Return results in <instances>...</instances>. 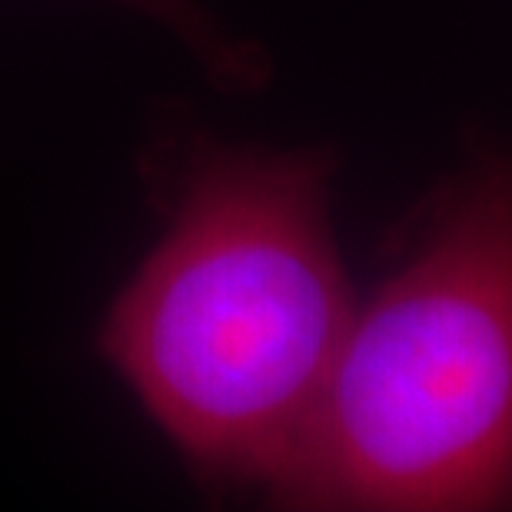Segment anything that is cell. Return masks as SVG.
<instances>
[{
  "label": "cell",
  "instance_id": "cell-3",
  "mask_svg": "<svg viewBox=\"0 0 512 512\" xmlns=\"http://www.w3.org/2000/svg\"><path fill=\"white\" fill-rule=\"evenodd\" d=\"M117 4L140 10L173 40H180L183 50L220 90L253 94L270 80V60L263 47L230 37L200 0H117Z\"/></svg>",
  "mask_w": 512,
  "mask_h": 512
},
{
  "label": "cell",
  "instance_id": "cell-1",
  "mask_svg": "<svg viewBox=\"0 0 512 512\" xmlns=\"http://www.w3.org/2000/svg\"><path fill=\"white\" fill-rule=\"evenodd\" d=\"M333 150L153 137L163 230L110 300L97 353L210 496L270 486L356 313L330 223Z\"/></svg>",
  "mask_w": 512,
  "mask_h": 512
},
{
  "label": "cell",
  "instance_id": "cell-2",
  "mask_svg": "<svg viewBox=\"0 0 512 512\" xmlns=\"http://www.w3.org/2000/svg\"><path fill=\"white\" fill-rule=\"evenodd\" d=\"M266 499L310 512L512 506V157L456 183L356 306Z\"/></svg>",
  "mask_w": 512,
  "mask_h": 512
}]
</instances>
